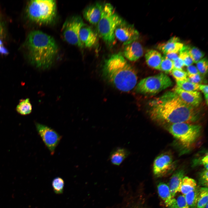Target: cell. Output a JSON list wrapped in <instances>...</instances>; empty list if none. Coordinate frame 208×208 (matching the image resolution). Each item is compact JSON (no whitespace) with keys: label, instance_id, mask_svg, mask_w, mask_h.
I'll return each mask as SVG.
<instances>
[{"label":"cell","instance_id":"19","mask_svg":"<svg viewBox=\"0 0 208 208\" xmlns=\"http://www.w3.org/2000/svg\"><path fill=\"white\" fill-rule=\"evenodd\" d=\"M185 171L182 169L176 171L172 175L170 180L168 187L172 197L180 191L182 181L184 177Z\"/></svg>","mask_w":208,"mask_h":208},{"label":"cell","instance_id":"44","mask_svg":"<svg viewBox=\"0 0 208 208\" xmlns=\"http://www.w3.org/2000/svg\"><path fill=\"white\" fill-rule=\"evenodd\" d=\"M208 203H207V204H206V206H205V208H208Z\"/></svg>","mask_w":208,"mask_h":208},{"label":"cell","instance_id":"7","mask_svg":"<svg viewBox=\"0 0 208 208\" xmlns=\"http://www.w3.org/2000/svg\"><path fill=\"white\" fill-rule=\"evenodd\" d=\"M173 84L172 81L167 75L160 73L141 80L136 85L135 90L143 94L153 95L172 86Z\"/></svg>","mask_w":208,"mask_h":208},{"label":"cell","instance_id":"35","mask_svg":"<svg viewBox=\"0 0 208 208\" xmlns=\"http://www.w3.org/2000/svg\"><path fill=\"white\" fill-rule=\"evenodd\" d=\"M176 200L179 208H189L184 195H179Z\"/></svg>","mask_w":208,"mask_h":208},{"label":"cell","instance_id":"24","mask_svg":"<svg viewBox=\"0 0 208 208\" xmlns=\"http://www.w3.org/2000/svg\"><path fill=\"white\" fill-rule=\"evenodd\" d=\"M200 187H196L193 190L184 195L189 208H197L196 204Z\"/></svg>","mask_w":208,"mask_h":208},{"label":"cell","instance_id":"43","mask_svg":"<svg viewBox=\"0 0 208 208\" xmlns=\"http://www.w3.org/2000/svg\"><path fill=\"white\" fill-rule=\"evenodd\" d=\"M2 31V28L1 24H0V34H1Z\"/></svg>","mask_w":208,"mask_h":208},{"label":"cell","instance_id":"8","mask_svg":"<svg viewBox=\"0 0 208 208\" xmlns=\"http://www.w3.org/2000/svg\"><path fill=\"white\" fill-rule=\"evenodd\" d=\"M84 24L81 17L78 15L68 18L63 24L62 29L65 41L70 44L79 47H83L79 40V34L80 29Z\"/></svg>","mask_w":208,"mask_h":208},{"label":"cell","instance_id":"23","mask_svg":"<svg viewBox=\"0 0 208 208\" xmlns=\"http://www.w3.org/2000/svg\"><path fill=\"white\" fill-rule=\"evenodd\" d=\"M17 112L22 115L30 114L32 111V105L29 98L20 101L16 107Z\"/></svg>","mask_w":208,"mask_h":208},{"label":"cell","instance_id":"13","mask_svg":"<svg viewBox=\"0 0 208 208\" xmlns=\"http://www.w3.org/2000/svg\"><path fill=\"white\" fill-rule=\"evenodd\" d=\"M173 91L184 102L192 107L197 108L202 102V95L200 92L198 91H185L177 86L175 87Z\"/></svg>","mask_w":208,"mask_h":208},{"label":"cell","instance_id":"11","mask_svg":"<svg viewBox=\"0 0 208 208\" xmlns=\"http://www.w3.org/2000/svg\"><path fill=\"white\" fill-rule=\"evenodd\" d=\"M175 166L172 155L168 153H163L156 157L154 161L153 173L157 177H162L172 171Z\"/></svg>","mask_w":208,"mask_h":208},{"label":"cell","instance_id":"20","mask_svg":"<svg viewBox=\"0 0 208 208\" xmlns=\"http://www.w3.org/2000/svg\"><path fill=\"white\" fill-rule=\"evenodd\" d=\"M162 57L159 52L154 49L148 50L145 55L146 62L148 65L158 70H159Z\"/></svg>","mask_w":208,"mask_h":208},{"label":"cell","instance_id":"10","mask_svg":"<svg viewBox=\"0 0 208 208\" xmlns=\"http://www.w3.org/2000/svg\"><path fill=\"white\" fill-rule=\"evenodd\" d=\"M37 131L51 155L54 154L55 148L62 137L56 131L47 125L35 123Z\"/></svg>","mask_w":208,"mask_h":208},{"label":"cell","instance_id":"6","mask_svg":"<svg viewBox=\"0 0 208 208\" xmlns=\"http://www.w3.org/2000/svg\"><path fill=\"white\" fill-rule=\"evenodd\" d=\"M168 131L184 147L189 148L196 143L201 134V127L195 123H180L165 127Z\"/></svg>","mask_w":208,"mask_h":208},{"label":"cell","instance_id":"3","mask_svg":"<svg viewBox=\"0 0 208 208\" xmlns=\"http://www.w3.org/2000/svg\"><path fill=\"white\" fill-rule=\"evenodd\" d=\"M103 72L109 81L122 91L131 90L137 82L136 71L120 53L112 55L105 61Z\"/></svg>","mask_w":208,"mask_h":208},{"label":"cell","instance_id":"22","mask_svg":"<svg viewBox=\"0 0 208 208\" xmlns=\"http://www.w3.org/2000/svg\"><path fill=\"white\" fill-rule=\"evenodd\" d=\"M196 183L194 179L187 177L183 179L180 189L181 193L185 195L196 187Z\"/></svg>","mask_w":208,"mask_h":208},{"label":"cell","instance_id":"4","mask_svg":"<svg viewBox=\"0 0 208 208\" xmlns=\"http://www.w3.org/2000/svg\"><path fill=\"white\" fill-rule=\"evenodd\" d=\"M124 21L116 12L111 4L103 5L100 20L97 24L98 32L106 43H113L115 40L116 29Z\"/></svg>","mask_w":208,"mask_h":208},{"label":"cell","instance_id":"33","mask_svg":"<svg viewBox=\"0 0 208 208\" xmlns=\"http://www.w3.org/2000/svg\"><path fill=\"white\" fill-rule=\"evenodd\" d=\"M208 170L204 168L200 174L199 178V183L200 185L205 187H207Z\"/></svg>","mask_w":208,"mask_h":208},{"label":"cell","instance_id":"42","mask_svg":"<svg viewBox=\"0 0 208 208\" xmlns=\"http://www.w3.org/2000/svg\"><path fill=\"white\" fill-rule=\"evenodd\" d=\"M205 97V102L207 105L208 104V94L206 95H204Z\"/></svg>","mask_w":208,"mask_h":208},{"label":"cell","instance_id":"16","mask_svg":"<svg viewBox=\"0 0 208 208\" xmlns=\"http://www.w3.org/2000/svg\"><path fill=\"white\" fill-rule=\"evenodd\" d=\"M125 45L123 55L128 60L135 61L143 55L144 51L142 46L136 40Z\"/></svg>","mask_w":208,"mask_h":208},{"label":"cell","instance_id":"25","mask_svg":"<svg viewBox=\"0 0 208 208\" xmlns=\"http://www.w3.org/2000/svg\"><path fill=\"white\" fill-rule=\"evenodd\" d=\"M208 190L207 187L199 188L196 204L197 208H205L208 203Z\"/></svg>","mask_w":208,"mask_h":208},{"label":"cell","instance_id":"12","mask_svg":"<svg viewBox=\"0 0 208 208\" xmlns=\"http://www.w3.org/2000/svg\"><path fill=\"white\" fill-rule=\"evenodd\" d=\"M114 34L115 37L124 45L136 40L139 36V32L134 26L125 21L117 27Z\"/></svg>","mask_w":208,"mask_h":208},{"label":"cell","instance_id":"32","mask_svg":"<svg viewBox=\"0 0 208 208\" xmlns=\"http://www.w3.org/2000/svg\"><path fill=\"white\" fill-rule=\"evenodd\" d=\"M196 68L199 73L205 76L208 71V60L206 57L203 58L196 63Z\"/></svg>","mask_w":208,"mask_h":208},{"label":"cell","instance_id":"26","mask_svg":"<svg viewBox=\"0 0 208 208\" xmlns=\"http://www.w3.org/2000/svg\"><path fill=\"white\" fill-rule=\"evenodd\" d=\"M178 87L186 91H198L199 90V84L191 82L187 80L176 81Z\"/></svg>","mask_w":208,"mask_h":208},{"label":"cell","instance_id":"31","mask_svg":"<svg viewBox=\"0 0 208 208\" xmlns=\"http://www.w3.org/2000/svg\"><path fill=\"white\" fill-rule=\"evenodd\" d=\"M171 73L176 79V81H183L187 80V74L186 72L183 70H179L173 68Z\"/></svg>","mask_w":208,"mask_h":208},{"label":"cell","instance_id":"28","mask_svg":"<svg viewBox=\"0 0 208 208\" xmlns=\"http://www.w3.org/2000/svg\"><path fill=\"white\" fill-rule=\"evenodd\" d=\"M188 45H184L179 52V57L183 61L185 66L187 67L192 65L194 62L188 52Z\"/></svg>","mask_w":208,"mask_h":208},{"label":"cell","instance_id":"29","mask_svg":"<svg viewBox=\"0 0 208 208\" xmlns=\"http://www.w3.org/2000/svg\"><path fill=\"white\" fill-rule=\"evenodd\" d=\"M173 68V61L168 59L164 56L162 57L159 67V70L168 74L171 72Z\"/></svg>","mask_w":208,"mask_h":208},{"label":"cell","instance_id":"14","mask_svg":"<svg viewBox=\"0 0 208 208\" xmlns=\"http://www.w3.org/2000/svg\"><path fill=\"white\" fill-rule=\"evenodd\" d=\"M79 37L83 47L87 48L94 46L98 40L96 33L90 27L85 24L80 29Z\"/></svg>","mask_w":208,"mask_h":208},{"label":"cell","instance_id":"38","mask_svg":"<svg viewBox=\"0 0 208 208\" xmlns=\"http://www.w3.org/2000/svg\"><path fill=\"white\" fill-rule=\"evenodd\" d=\"M179 52H172L166 53L164 55V56L169 60L173 61L179 57Z\"/></svg>","mask_w":208,"mask_h":208},{"label":"cell","instance_id":"27","mask_svg":"<svg viewBox=\"0 0 208 208\" xmlns=\"http://www.w3.org/2000/svg\"><path fill=\"white\" fill-rule=\"evenodd\" d=\"M188 52L193 60L194 62L197 63L204 56L205 53L195 46H188Z\"/></svg>","mask_w":208,"mask_h":208},{"label":"cell","instance_id":"18","mask_svg":"<svg viewBox=\"0 0 208 208\" xmlns=\"http://www.w3.org/2000/svg\"><path fill=\"white\" fill-rule=\"evenodd\" d=\"M158 194L169 208H179L176 200L173 197L168 186L164 183H159L157 186Z\"/></svg>","mask_w":208,"mask_h":208},{"label":"cell","instance_id":"9","mask_svg":"<svg viewBox=\"0 0 208 208\" xmlns=\"http://www.w3.org/2000/svg\"><path fill=\"white\" fill-rule=\"evenodd\" d=\"M120 195L119 201L106 208H146L141 192L136 190H124Z\"/></svg>","mask_w":208,"mask_h":208},{"label":"cell","instance_id":"2","mask_svg":"<svg viewBox=\"0 0 208 208\" xmlns=\"http://www.w3.org/2000/svg\"><path fill=\"white\" fill-rule=\"evenodd\" d=\"M25 45L31 63L42 69L51 66L58 53V47L55 39L41 31L31 32Z\"/></svg>","mask_w":208,"mask_h":208},{"label":"cell","instance_id":"30","mask_svg":"<svg viewBox=\"0 0 208 208\" xmlns=\"http://www.w3.org/2000/svg\"><path fill=\"white\" fill-rule=\"evenodd\" d=\"M64 184V181L61 178L57 177L55 178L52 183L54 192L57 194L62 193L63 191Z\"/></svg>","mask_w":208,"mask_h":208},{"label":"cell","instance_id":"15","mask_svg":"<svg viewBox=\"0 0 208 208\" xmlns=\"http://www.w3.org/2000/svg\"><path fill=\"white\" fill-rule=\"evenodd\" d=\"M103 5L100 2H96L88 6L83 10L84 18L90 23L97 25L101 16Z\"/></svg>","mask_w":208,"mask_h":208},{"label":"cell","instance_id":"21","mask_svg":"<svg viewBox=\"0 0 208 208\" xmlns=\"http://www.w3.org/2000/svg\"><path fill=\"white\" fill-rule=\"evenodd\" d=\"M129 152L125 148H117L112 153L110 159L112 164L116 165H119L127 157Z\"/></svg>","mask_w":208,"mask_h":208},{"label":"cell","instance_id":"1","mask_svg":"<svg viewBox=\"0 0 208 208\" xmlns=\"http://www.w3.org/2000/svg\"><path fill=\"white\" fill-rule=\"evenodd\" d=\"M148 114L153 121L165 127L180 123H194L200 118L197 108L184 102L174 91H168L149 103Z\"/></svg>","mask_w":208,"mask_h":208},{"label":"cell","instance_id":"34","mask_svg":"<svg viewBox=\"0 0 208 208\" xmlns=\"http://www.w3.org/2000/svg\"><path fill=\"white\" fill-rule=\"evenodd\" d=\"M204 76L200 73L187 76V80L193 83L199 84L203 81Z\"/></svg>","mask_w":208,"mask_h":208},{"label":"cell","instance_id":"37","mask_svg":"<svg viewBox=\"0 0 208 208\" xmlns=\"http://www.w3.org/2000/svg\"><path fill=\"white\" fill-rule=\"evenodd\" d=\"M187 76L200 73L196 67L192 65L187 67Z\"/></svg>","mask_w":208,"mask_h":208},{"label":"cell","instance_id":"40","mask_svg":"<svg viewBox=\"0 0 208 208\" xmlns=\"http://www.w3.org/2000/svg\"><path fill=\"white\" fill-rule=\"evenodd\" d=\"M208 85L206 84H199V90H200L204 95L208 94Z\"/></svg>","mask_w":208,"mask_h":208},{"label":"cell","instance_id":"17","mask_svg":"<svg viewBox=\"0 0 208 208\" xmlns=\"http://www.w3.org/2000/svg\"><path fill=\"white\" fill-rule=\"evenodd\" d=\"M184 45L178 37H173L167 42L158 44L157 48L164 55L172 52H179Z\"/></svg>","mask_w":208,"mask_h":208},{"label":"cell","instance_id":"41","mask_svg":"<svg viewBox=\"0 0 208 208\" xmlns=\"http://www.w3.org/2000/svg\"><path fill=\"white\" fill-rule=\"evenodd\" d=\"M8 53V51L3 46L2 41L0 40V54H6Z\"/></svg>","mask_w":208,"mask_h":208},{"label":"cell","instance_id":"39","mask_svg":"<svg viewBox=\"0 0 208 208\" xmlns=\"http://www.w3.org/2000/svg\"><path fill=\"white\" fill-rule=\"evenodd\" d=\"M200 164L202 165L203 166L205 169L208 170L207 153L202 158L200 161Z\"/></svg>","mask_w":208,"mask_h":208},{"label":"cell","instance_id":"5","mask_svg":"<svg viewBox=\"0 0 208 208\" xmlns=\"http://www.w3.org/2000/svg\"><path fill=\"white\" fill-rule=\"evenodd\" d=\"M27 12L31 20L40 25H47L55 19L57 5L54 0H31L28 3Z\"/></svg>","mask_w":208,"mask_h":208},{"label":"cell","instance_id":"36","mask_svg":"<svg viewBox=\"0 0 208 208\" xmlns=\"http://www.w3.org/2000/svg\"><path fill=\"white\" fill-rule=\"evenodd\" d=\"M173 68L179 70H183V68L185 66L183 60L179 57L173 61Z\"/></svg>","mask_w":208,"mask_h":208}]
</instances>
